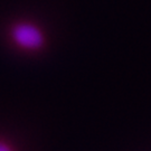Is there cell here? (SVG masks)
Returning <instances> with one entry per match:
<instances>
[{
    "label": "cell",
    "instance_id": "7a4b0ae2",
    "mask_svg": "<svg viewBox=\"0 0 151 151\" xmlns=\"http://www.w3.org/2000/svg\"><path fill=\"white\" fill-rule=\"evenodd\" d=\"M0 151H16L5 140H0Z\"/></svg>",
    "mask_w": 151,
    "mask_h": 151
},
{
    "label": "cell",
    "instance_id": "6da1fadb",
    "mask_svg": "<svg viewBox=\"0 0 151 151\" xmlns=\"http://www.w3.org/2000/svg\"><path fill=\"white\" fill-rule=\"evenodd\" d=\"M11 38L19 48L25 50H37L44 45V35L32 24L20 22L11 29Z\"/></svg>",
    "mask_w": 151,
    "mask_h": 151
}]
</instances>
